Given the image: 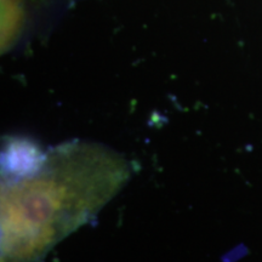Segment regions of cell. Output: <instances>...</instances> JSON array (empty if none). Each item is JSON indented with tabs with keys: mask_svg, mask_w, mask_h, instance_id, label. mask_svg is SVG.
<instances>
[{
	"mask_svg": "<svg viewBox=\"0 0 262 262\" xmlns=\"http://www.w3.org/2000/svg\"><path fill=\"white\" fill-rule=\"evenodd\" d=\"M131 176L110 147L70 141L33 171L2 181V262H39L112 201Z\"/></svg>",
	"mask_w": 262,
	"mask_h": 262,
	"instance_id": "obj_1",
	"label": "cell"
},
{
	"mask_svg": "<svg viewBox=\"0 0 262 262\" xmlns=\"http://www.w3.org/2000/svg\"><path fill=\"white\" fill-rule=\"evenodd\" d=\"M24 24L21 0H2V51L15 44Z\"/></svg>",
	"mask_w": 262,
	"mask_h": 262,
	"instance_id": "obj_2",
	"label": "cell"
}]
</instances>
